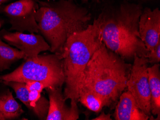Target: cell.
Listing matches in <instances>:
<instances>
[{
    "label": "cell",
    "mask_w": 160,
    "mask_h": 120,
    "mask_svg": "<svg viewBox=\"0 0 160 120\" xmlns=\"http://www.w3.org/2000/svg\"><path fill=\"white\" fill-rule=\"evenodd\" d=\"M24 113L22 105L9 89L0 94V120L18 119Z\"/></svg>",
    "instance_id": "obj_12"
},
{
    "label": "cell",
    "mask_w": 160,
    "mask_h": 120,
    "mask_svg": "<svg viewBox=\"0 0 160 120\" xmlns=\"http://www.w3.org/2000/svg\"><path fill=\"white\" fill-rule=\"evenodd\" d=\"M142 9V4L123 0L106 5L98 17L104 44L124 59L132 60L135 55L146 58L149 54L139 33Z\"/></svg>",
    "instance_id": "obj_1"
},
{
    "label": "cell",
    "mask_w": 160,
    "mask_h": 120,
    "mask_svg": "<svg viewBox=\"0 0 160 120\" xmlns=\"http://www.w3.org/2000/svg\"><path fill=\"white\" fill-rule=\"evenodd\" d=\"M25 60L12 72L0 76V80L25 83L28 81H39L45 84L47 88L62 87L64 84L62 61L60 54L38 55Z\"/></svg>",
    "instance_id": "obj_5"
},
{
    "label": "cell",
    "mask_w": 160,
    "mask_h": 120,
    "mask_svg": "<svg viewBox=\"0 0 160 120\" xmlns=\"http://www.w3.org/2000/svg\"><path fill=\"white\" fill-rule=\"evenodd\" d=\"M39 8L34 0H19L6 5L2 12L10 24V30L24 33H39V28L35 19V13Z\"/></svg>",
    "instance_id": "obj_7"
},
{
    "label": "cell",
    "mask_w": 160,
    "mask_h": 120,
    "mask_svg": "<svg viewBox=\"0 0 160 120\" xmlns=\"http://www.w3.org/2000/svg\"><path fill=\"white\" fill-rule=\"evenodd\" d=\"M149 61V63L151 64H158L160 62V42L149 52L146 56Z\"/></svg>",
    "instance_id": "obj_18"
},
{
    "label": "cell",
    "mask_w": 160,
    "mask_h": 120,
    "mask_svg": "<svg viewBox=\"0 0 160 120\" xmlns=\"http://www.w3.org/2000/svg\"><path fill=\"white\" fill-rule=\"evenodd\" d=\"M26 59L25 53L0 39V72L9 70L12 64Z\"/></svg>",
    "instance_id": "obj_14"
},
{
    "label": "cell",
    "mask_w": 160,
    "mask_h": 120,
    "mask_svg": "<svg viewBox=\"0 0 160 120\" xmlns=\"http://www.w3.org/2000/svg\"><path fill=\"white\" fill-rule=\"evenodd\" d=\"M139 30L142 41L149 52L160 42V10L143 8L140 16Z\"/></svg>",
    "instance_id": "obj_10"
},
{
    "label": "cell",
    "mask_w": 160,
    "mask_h": 120,
    "mask_svg": "<svg viewBox=\"0 0 160 120\" xmlns=\"http://www.w3.org/2000/svg\"><path fill=\"white\" fill-rule=\"evenodd\" d=\"M103 43L98 18L86 29L68 37L60 54L65 77V100L78 102L83 72L93 54Z\"/></svg>",
    "instance_id": "obj_4"
},
{
    "label": "cell",
    "mask_w": 160,
    "mask_h": 120,
    "mask_svg": "<svg viewBox=\"0 0 160 120\" xmlns=\"http://www.w3.org/2000/svg\"><path fill=\"white\" fill-rule=\"evenodd\" d=\"M78 102L81 103L87 109L96 113L101 112L105 106L109 107L112 104L99 95L84 88L80 90Z\"/></svg>",
    "instance_id": "obj_15"
},
{
    "label": "cell",
    "mask_w": 160,
    "mask_h": 120,
    "mask_svg": "<svg viewBox=\"0 0 160 120\" xmlns=\"http://www.w3.org/2000/svg\"><path fill=\"white\" fill-rule=\"evenodd\" d=\"M160 64H153L148 67V80L151 92V113L160 115Z\"/></svg>",
    "instance_id": "obj_13"
},
{
    "label": "cell",
    "mask_w": 160,
    "mask_h": 120,
    "mask_svg": "<svg viewBox=\"0 0 160 120\" xmlns=\"http://www.w3.org/2000/svg\"><path fill=\"white\" fill-rule=\"evenodd\" d=\"M26 87L29 91L38 90L42 93L43 89H45L47 86L45 84L39 81H28L26 83Z\"/></svg>",
    "instance_id": "obj_19"
},
{
    "label": "cell",
    "mask_w": 160,
    "mask_h": 120,
    "mask_svg": "<svg viewBox=\"0 0 160 120\" xmlns=\"http://www.w3.org/2000/svg\"><path fill=\"white\" fill-rule=\"evenodd\" d=\"M2 21L0 19V29L1 28L2 26Z\"/></svg>",
    "instance_id": "obj_25"
},
{
    "label": "cell",
    "mask_w": 160,
    "mask_h": 120,
    "mask_svg": "<svg viewBox=\"0 0 160 120\" xmlns=\"http://www.w3.org/2000/svg\"><path fill=\"white\" fill-rule=\"evenodd\" d=\"M125 1L129 2L138 3V4H142V5L143 3H147V2L154 1H157V0H125Z\"/></svg>",
    "instance_id": "obj_22"
},
{
    "label": "cell",
    "mask_w": 160,
    "mask_h": 120,
    "mask_svg": "<svg viewBox=\"0 0 160 120\" xmlns=\"http://www.w3.org/2000/svg\"><path fill=\"white\" fill-rule=\"evenodd\" d=\"M92 120H112L111 115L109 113L106 114L105 112H102L96 118H93Z\"/></svg>",
    "instance_id": "obj_21"
},
{
    "label": "cell",
    "mask_w": 160,
    "mask_h": 120,
    "mask_svg": "<svg viewBox=\"0 0 160 120\" xmlns=\"http://www.w3.org/2000/svg\"><path fill=\"white\" fill-rule=\"evenodd\" d=\"M133 59L127 88L132 95L139 108L150 117L152 115L151 96L147 71L149 61L147 58L137 55Z\"/></svg>",
    "instance_id": "obj_6"
},
{
    "label": "cell",
    "mask_w": 160,
    "mask_h": 120,
    "mask_svg": "<svg viewBox=\"0 0 160 120\" xmlns=\"http://www.w3.org/2000/svg\"><path fill=\"white\" fill-rule=\"evenodd\" d=\"M6 85L10 87L16 93V97L23 103L26 107L32 111L29 101V91L26 87V83L17 81H2Z\"/></svg>",
    "instance_id": "obj_16"
},
{
    "label": "cell",
    "mask_w": 160,
    "mask_h": 120,
    "mask_svg": "<svg viewBox=\"0 0 160 120\" xmlns=\"http://www.w3.org/2000/svg\"><path fill=\"white\" fill-rule=\"evenodd\" d=\"M114 113L116 120H148L146 115L138 105L135 98L128 90L122 93L119 98Z\"/></svg>",
    "instance_id": "obj_11"
},
{
    "label": "cell",
    "mask_w": 160,
    "mask_h": 120,
    "mask_svg": "<svg viewBox=\"0 0 160 120\" xmlns=\"http://www.w3.org/2000/svg\"><path fill=\"white\" fill-rule=\"evenodd\" d=\"M9 0H0V3H3L6 2L8 1Z\"/></svg>",
    "instance_id": "obj_24"
},
{
    "label": "cell",
    "mask_w": 160,
    "mask_h": 120,
    "mask_svg": "<svg viewBox=\"0 0 160 120\" xmlns=\"http://www.w3.org/2000/svg\"><path fill=\"white\" fill-rule=\"evenodd\" d=\"M132 68V64L103 43L85 68L81 89L91 90L111 103H116L127 88Z\"/></svg>",
    "instance_id": "obj_3"
},
{
    "label": "cell",
    "mask_w": 160,
    "mask_h": 120,
    "mask_svg": "<svg viewBox=\"0 0 160 120\" xmlns=\"http://www.w3.org/2000/svg\"><path fill=\"white\" fill-rule=\"evenodd\" d=\"M41 93L38 90H32L29 91V101L30 107L32 108V111L36 107L37 103L41 97Z\"/></svg>",
    "instance_id": "obj_20"
},
{
    "label": "cell",
    "mask_w": 160,
    "mask_h": 120,
    "mask_svg": "<svg viewBox=\"0 0 160 120\" xmlns=\"http://www.w3.org/2000/svg\"><path fill=\"white\" fill-rule=\"evenodd\" d=\"M0 36L7 44L24 52L26 59L37 56L42 52L50 50V46L41 35L17 31L10 32L3 29L0 32Z\"/></svg>",
    "instance_id": "obj_8"
},
{
    "label": "cell",
    "mask_w": 160,
    "mask_h": 120,
    "mask_svg": "<svg viewBox=\"0 0 160 120\" xmlns=\"http://www.w3.org/2000/svg\"><path fill=\"white\" fill-rule=\"evenodd\" d=\"M49 98V109L46 120H77L79 118L77 103L71 101L66 104L62 87L45 89Z\"/></svg>",
    "instance_id": "obj_9"
},
{
    "label": "cell",
    "mask_w": 160,
    "mask_h": 120,
    "mask_svg": "<svg viewBox=\"0 0 160 120\" xmlns=\"http://www.w3.org/2000/svg\"><path fill=\"white\" fill-rule=\"evenodd\" d=\"M49 105V100H48L44 96L41 95L40 99L37 103L36 107L33 109L32 112L39 120H46Z\"/></svg>",
    "instance_id": "obj_17"
},
{
    "label": "cell",
    "mask_w": 160,
    "mask_h": 120,
    "mask_svg": "<svg viewBox=\"0 0 160 120\" xmlns=\"http://www.w3.org/2000/svg\"><path fill=\"white\" fill-rule=\"evenodd\" d=\"M39 8L35 19L42 35L50 46V52L60 54L71 35L86 29L92 18L89 11L73 1H38Z\"/></svg>",
    "instance_id": "obj_2"
},
{
    "label": "cell",
    "mask_w": 160,
    "mask_h": 120,
    "mask_svg": "<svg viewBox=\"0 0 160 120\" xmlns=\"http://www.w3.org/2000/svg\"><path fill=\"white\" fill-rule=\"evenodd\" d=\"M69 1H73V0H68ZM92 1L94 2H98L99 0H92ZM89 0H82V2L83 3H86L87 2H88Z\"/></svg>",
    "instance_id": "obj_23"
},
{
    "label": "cell",
    "mask_w": 160,
    "mask_h": 120,
    "mask_svg": "<svg viewBox=\"0 0 160 120\" xmlns=\"http://www.w3.org/2000/svg\"><path fill=\"white\" fill-rule=\"evenodd\" d=\"M1 82H2V81L1 80H0V83H1Z\"/></svg>",
    "instance_id": "obj_26"
}]
</instances>
